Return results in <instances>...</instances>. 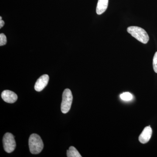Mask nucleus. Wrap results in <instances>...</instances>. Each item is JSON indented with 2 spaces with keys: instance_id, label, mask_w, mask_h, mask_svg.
<instances>
[{
  "instance_id": "ddd939ff",
  "label": "nucleus",
  "mask_w": 157,
  "mask_h": 157,
  "mask_svg": "<svg viewBox=\"0 0 157 157\" xmlns=\"http://www.w3.org/2000/svg\"><path fill=\"white\" fill-rule=\"evenodd\" d=\"M4 25H5V22L4 21L2 20H0V28H2L4 26Z\"/></svg>"
},
{
  "instance_id": "f03ea898",
  "label": "nucleus",
  "mask_w": 157,
  "mask_h": 157,
  "mask_svg": "<svg viewBox=\"0 0 157 157\" xmlns=\"http://www.w3.org/2000/svg\"><path fill=\"white\" fill-rule=\"evenodd\" d=\"M127 31L132 36L143 44H146L149 40V37L146 31L137 26H130Z\"/></svg>"
},
{
  "instance_id": "9b49d317",
  "label": "nucleus",
  "mask_w": 157,
  "mask_h": 157,
  "mask_svg": "<svg viewBox=\"0 0 157 157\" xmlns=\"http://www.w3.org/2000/svg\"><path fill=\"white\" fill-rule=\"evenodd\" d=\"M7 42V38L6 35L3 33L0 34V46L6 45Z\"/></svg>"
},
{
  "instance_id": "f8f14e48",
  "label": "nucleus",
  "mask_w": 157,
  "mask_h": 157,
  "mask_svg": "<svg viewBox=\"0 0 157 157\" xmlns=\"http://www.w3.org/2000/svg\"><path fill=\"white\" fill-rule=\"evenodd\" d=\"M153 67L155 72L157 73V52L155 53L153 59Z\"/></svg>"
},
{
  "instance_id": "6e6552de",
  "label": "nucleus",
  "mask_w": 157,
  "mask_h": 157,
  "mask_svg": "<svg viewBox=\"0 0 157 157\" xmlns=\"http://www.w3.org/2000/svg\"><path fill=\"white\" fill-rule=\"evenodd\" d=\"M108 1L109 0H98L96 9L97 14L100 15L106 11L108 7Z\"/></svg>"
},
{
  "instance_id": "9d476101",
  "label": "nucleus",
  "mask_w": 157,
  "mask_h": 157,
  "mask_svg": "<svg viewBox=\"0 0 157 157\" xmlns=\"http://www.w3.org/2000/svg\"><path fill=\"white\" fill-rule=\"evenodd\" d=\"M120 98L123 101H129L132 100L133 98V96L131 93L125 92L121 95Z\"/></svg>"
},
{
  "instance_id": "423d86ee",
  "label": "nucleus",
  "mask_w": 157,
  "mask_h": 157,
  "mask_svg": "<svg viewBox=\"0 0 157 157\" xmlns=\"http://www.w3.org/2000/svg\"><path fill=\"white\" fill-rule=\"evenodd\" d=\"M2 98L5 102L10 104L14 103L17 99V94L9 90L3 91L2 93Z\"/></svg>"
},
{
  "instance_id": "4468645a",
  "label": "nucleus",
  "mask_w": 157,
  "mask_h": 157,
  "mask_svg": "<svg viewBox=\"0 0 157 157\" xmlns=\"http://www.w3.org/2000/svg\"><path fill=\"white\" fill-rule=\"evenodd\" d=\"M0 20H2V17L1 16L0 17Z\"/></svg>"
},
{
  "instance_id": "f257e3e1",
  "label": "nucleus",
  "mask_w": 157,
  "mask_h": 157,
  "mask_svg": "<svg viewBox=\"0 0 157 157\" xmlns=\"http://www.w3.org/2000/svg\"><path fill=\"white\" fill-rule=\"evenodd\" d=\"M29 143L30 151L33 154L40 153L44 147L43 141L41 137L36 134H32L30 136Z\"/></svg>"
},
{
  "instance_id": "7ed1b4c3",
  "label": "nucleus",
  "mask_w": 157,
  "mask_h": 157,
  "mask_svg": "<svg viewBox=\"0 0 157 157\" xmlns=\"http://www.w3.org/2000/svg\"><path fill=\"white\" fill-rule=\"evenodd\" d=\"M73 99V95L71 91L69 89H65L63 93L61 105V109L63 113H67L70 111Z\"/></svg>"
},
{
  "instance_id": "1a4fd4ad",
  "label": "nucleus",
  "mask_w": 157,
  "mask_h": 157,
  "mask_svg": "<svg viewBox=\"0 0 157 157\" xmlns=\"http://www.w3.org/2000/svg\"><path fill=\"white\" fill-rule=\"evenodd\" d=\"M67 156L68 157H81V155L75 147H70L67 151Z\"/></svg>"
},
{
  "instance_id": "20e7f679",
  "label": "nucleus",
  "mask_w": 157,
  "mask_h": 157,
  "mask_svg": "<svg viewBox=\"0 0 157 157\" xmlns=\"http://www.w3.org/2000/svg\"><path fill=\"white\" fill-rule=\"evenodd\" d=\"M3 146L5 151L7 153L13 152L16 147V142L14 136L10 133L5 134L3 138Z\"/></svg>"
},
{
  "instance_id": "0eeeda50",
  "label": "nucleus",
  "mask_w": 157,
  "mask_h": 157,
  "mask_svg": "<svg viewBox=\"0 0 157 157\" xmlns=\"http://www.w3.org/2000/svg\"><path fill=\"white\" fill-rule=\"evenodd\" d=\"M152 130L150 126L145 127L139 137V140L140 143L146 144L151 138Z\"/></svg>"
},
{
  "instance_id": "39448f33",
  "label": "nucleus",
  "mask_w": 157,
  "mask_h": 157,
  "mask_svg": "<svg viewBox=\"0 0 157 157\" xmlns=\"http://www.w3.org/2000/svg\"><path fill=\"white\" fill-rule=\"evenodd\" d=\"M49 81V76L47 74H44L37 80L35 85V89L38 92H40L45 88Z\"/></svg>"
}]
</instances>
